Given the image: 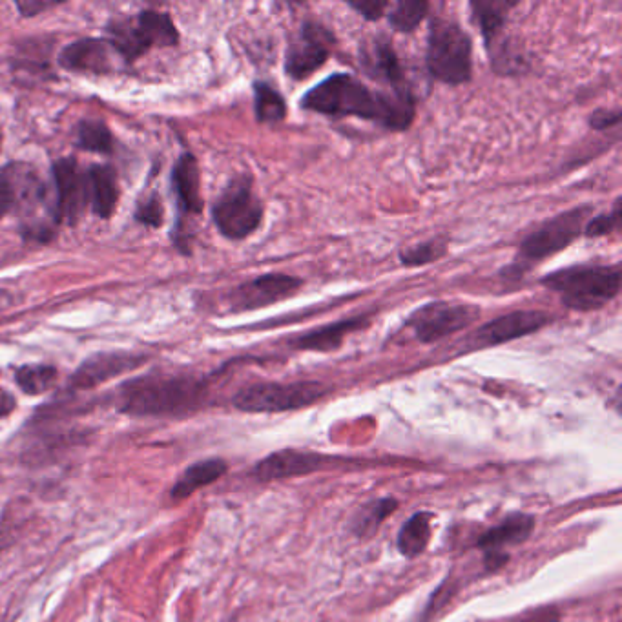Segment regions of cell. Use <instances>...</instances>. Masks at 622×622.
I'll list each match as a JSON object with an SVG mask.
<instances>
[{
    "label": "cell",
    "mask_w": 622,
    "mask_h": 622,
    "mask_svg": "<svg viewBox=\"0 0 622 622\" xmlns=\"http://www.w3.org/2000/svg\"><path fill=\"white\" fill-rule=\"evenodd\" d=\"M15 407H17L15 396L0 387V418H6V416L11 415L15 411Z\"/></svg>",
    "instance_id": "8d00e7d4"
},
{
    "label": "cell",
    "mask_w": 622,
    "mask_h": 622,
    "mask_svg": "<svg viewBox=\"0 0 622 622\" xmlns=\"http://www.w3.org/2000/svg\"><path fill=\"white\" fill-rule=\"evenodd\" d=\"M621 110L619 108H601V110H595L593 114L590 115V123L591 128L593 130H597V132H604V130H612V128H617V126L621 125Z\"/></svg>",
    "instance_id": "836d02e7"
},
{
    "label": "cell",
    "mask_w": 622,
    "mask_h": 622,
    "mask_svg": "<svg viewBox=\"0 0 622 622\" xmlns=\"http://www.w3.org/2000/svg\"><path fill=\"white\" fill-rule=\"evenodd\" d=\"M621 265H573L546 274L540 285L557 292L571 311H601L621 292Z\"/></svg>",
    "instance_id": "3957f363"
},
{
    "label": "cell",
    "mask_w": 622,
    "mask_h": 622,
    "mask_svg": "<svg viewBox=\"0 0 622 622\" xmlns=\"http://www.w3.org/2000/svg\"><path fill=\"white\" fill-rule=\"evenodd\" d=\"M0 307H2V305H0Z\"/></svg>",
    "instance_id": "60d3db41"
},
{
    "label": "cell",
    "mask_w": 622,
    "mask_h": 622,
    "mask_svg": "<svg viewBox=\"0 0 622 622\" xmlns=\"http://www.w3.org/2000/svg\"><path fill=\"white\" fill-rule=\"evenodd\" d=\"M325 462L322 455H314L298 449H283L263 458L258 466L254 467V477L260 480H280V478L300 477L309 475L320 469Z\"/></svg>",
    "instance_id": "d6986e66"
},
{
    "label": "cell",
    "mask_w": 622,
    "mask_h": 622,
    "mask_svg": "<svg viewBox=\"0 0 622 622\" xmlns=\"http://www.w3.org/2000/svg\"><path fill=\"white\" fill-rule=\"evenodd\" d=\"M207 393L192 374H146L119 389L117 409L130 416H185L205 405Z\"/></svg>",
    "instance_id": "7a4b0ae2"
},
{
    "label": "cell",
    "mask_w": 622,
    "mask_h": 622,
    "mask_svg": "<svg viewBox=\"0 0 622 622\" xmlns=\"http://www.w3.org/2000/svg\"><path fill=\"white\" fill-rule=\"evenodd\" d=\"M17 10L21 11L22 17H37L42 11L57 8L59 2H48V0H21L15 4Z\"/></svg>",
    "instance_id": "d590c367"
},
{
    "label": "cell",
    "mask_w": 622,
    "mask_h": 622,
    "mask_svg": "<svg viewBox=\"0 0 622 622\" xmlns=\"http://www.w3.org/2000/svg\"><path fill=\"white\" fill-rule=\"evenodd\" d=\"M55 183V218L61 223L75 225L86 203V176L73 157L53 163Z\"/></svg>",
    "instance_id": "4fadbf2b"
},
{
    "label": "cell",
    "mask_w": 622,
    "mask_h": 622,
    "mask_svg": "<svg viewBox=\"0 0 622 622\" xmlns=\"http://www.w3.org/2000/svg\"><path fill=\"white\" fill-rule=\"evenodd\" d=\"M431 519H433L431 513L422 511L405 522L404 528L398 535V550L407 559L418 557L426 550L431 540Z\"/></svg>",
    "instance_id": "d4e9b609"
},
{
    "label": "cell",
    "mask_w": 622,
    "mask_h": 622,
    "mask_svg": "<svg viewBox=\"0 0 622 622\" xmlns=\"http://www.w3.org/2000/svg\"><path fill=\"white\" fill-rule=\"evenodd\" d=\"M529 622H560L559 612L553 608H544L535 613V617L529 619Z\"/></svg>",
    "instance_id": "74e56055"
},
{
    "label": "cell",
    "mask_w": 622,
    "mask_h": 622,
    "mask_svg": "<svg viewBox=\"0 0 622 622\" xmlns=\"http://www.w3.org/2000/svg\"><path fill=\"white\" fill-rule=\"evenodd\" d=\"M2 546H4V533H2V529H0V550H2Z\"/></svg>",
    "instance_id": "f35d334b"
},
{
    "label": "cell",
    "mask_w": 622,
    "mask_h": 622,
    "mask_svg": "<svg viewBox=\"0 0 622 622\" xmlns=\"http://www.w3.org/2000/svg\"><path fill=\"white\" fill-rule=\"evenodd\" d=\"M303 287V280L289 274H263L260 278L245 281L230 291L227 303L230 312H249L265 309L274 303L287 300Z\"/></svg>",
    "instance_id": "8fae6325"
},
{
    "label": "cell",
    "mask_w": 622,
    "mask_h": 622,
    "mask_svg": "<svg viewBox=\"0 0 622 622\" xmlns=\"http://www.w3.org/2000/svg\"><path fill=\"white\" fill-rule=\"evenodd\" d=\"M227 464L221 458H208L201 460L192 466H188L183 475L177 478L176 484L172 486L170 497L174 502H181L185 498L190 497L192 493H196L197 489L210 486L212 482H216L219 478L227 473Z\"/></svg>",
    "instance_id": "603a6c76"
},
{
    "label": "cell",
    "mask_w": 622,
    "mask_h": 622,
    "mask_svg": "<svg viewBox=\"0 0 622 622\" xmlns=\"http://www.w3.org/2000/svg\"><path fill=\"white\" fill-rule=\"evenodd\" d=\"M0 143H2V134H0Z\"/></svg>",
    "instance_id": "ab89813d"
},
{
    "label": "cell",
    "mask_w": 622,
    "mask_h": 622,
    "mask_svg": "<svg viewBox=\"0 0 622 622\" xmlns=\"http://www.w3.org/2000/svg\"><path fill=\"white\" fill-rule=\"evenodd\" d=\"M307 112L327 117H360L394 132H405L416 117L415 94L371 90L351 73H334L300 99Z\"/></svg>",
    "instance_id": "6da1fadb"
},
{
    "label": "cell",
    "mask_w": 622,
    "mask_h": 622,
    "mask_svg": "<svg viewBox=\"0 0 622 622\" xmlns=\"http://www.w3.org/2000/svg\"><path fill=\"white\" fill-rule=\"evenodd\" d=\"M533 526H535V520L529 515H520V513L509 515L508 519L498 524L497 528L489 529L478 544L488 555L500 553L502 548L515 546L528 539Z\"/></svg>",
    "instance_id": "cb8c5ba5"
},
{
    "label": "cell",
    "mask_w": 622,
    "mask_h": 622,
    "mask_svg": "<svg viewBox=\"0 0 622 622\" xmlns=\"http://www.w3.org/2000/svg\"><path fill=\"white\" fill-rule=\"evenodd\" d=\"M429 11L426 0H400L389 11L387 19L396 32L413 33L422 24Z\"/></svg>",
    "instance_id": "f1b7e54d"
},
{
    "label": "cell",
    "mask_w": 622,
    "mask_h": 622,
    "mask_svg": "<svg viewBox=\"0 0 622 622\" xmlns=\"http://www.w3.org/2000/svg\"><path fill=\"white\" fill-rule=\"evenodd\" d=\"M163 218H165V210H163V205L157 196L148 197L145 201H141L135 210V219L146 227H154V229L161 227L165 221Z\"/></svg>",
    "instance_id": "d6a6232c"
},
{
    "label": "cell",
    "mask_w": 622,
    "mask_h": 622,
    "mask_svg": "<svg viewBox=\"0 0 622 622\" xmlns=\"http://www.w3.org/2000/svg\"><path fill=\"white\" fill-rule=\"evenodd\" d=\"M447 243H449V239L446 236L427 239L424 243H418L411 249L402 250L398 254V258L404 267H424V265L435 263V261L446 256Z\"/></svg>",
    "instance_id": "f546056e"
},
{
    "label": "cell",
    "mask_w": 622,
    "mask_h": 622,
    "mask_svg": "<svg viewBox=\"0 0 622 622\" xmlns=\"http://www.w3.org/2000/svg\"><path fill=\"white\" fill-rule=\"evenodd\" d=\"M349 8L358 11L365 21H380L385 15V10L389 8V2H385V0H360V2H349Z\"/></svg>",
    "instance_id": "e575fe53"
},
{
    "label": "cell",
    "mask_w": 622,
    "mask_h": 622,
    "mask_svg": "<svg viewBox=\"0 0 622 622\" xmlns=\"http://www.w3.org/2000/svg\"><path fill=\"white\" fill-rule=\"evenodd\" d=\"M265 208L252 190V177L238 176L230 181L212 207V219L227 239L241 241L252 236L263 223Z\"/></svg>",
    "instance_id": "52a82bcc"
},
{
    "label": "cell",
    "mask_w": 622,
    "mask_h": 622,
    "mask_svg": "<svg viewBox=\"0 0 622 622\" xmlns=\"http://www.w3.org/2000/svg\"><path fill=\"white\" fill-rule=\"evenodd\" d=\"M254 114L263 125H278L287 117V103L283 95L269 83H254Z\"/></svg>",
    "instance_id": "484cf974"
},
{
    "label": "cell",
    "mask_w": 622,
    "mask_h": 622,
    "mask_svg": "<svg viewBox=\"0 0 622 622\" xmlns=\"http://www.w3.org/2000/svg\"><path fill=\"white\" fill-rule=\"evenodd\" d=\"M106 32L115 52L128 63L152 48H168L179 42V33L172 19L166 13L154 10L110 22Z\"/></svg>",
    "instance_id": "8992f818"
},
{
    "label": "cell",
    "mask_w": 622,
    "mask_h": 622,
    "mask_svg": "<svg viewBox=\"0 0 622 622\" xmlns=\"http://www.w3.org/2000/svg\"><path fill=\"white\" fill-rule=\"evenodd\" d=\"M398 506V502L394 498H384V500H378L374 502L371 508L365 509L362 513V517L356 520V526L354 531L358 535H371L374 533L378 526L384 522L394 509Z\"/></svg>",
    "instance_id": "1f68e13d"
},
{
    "label": "cell",
    "mask_w": 622,
    "mask_h": 622,
    "mask_svg": "<svg viewBox=\"0 0 622 622\" xmlns=\"http://www.w3.org/2000/svg\"><path fill=\"white\" fill-rule=\"evenodd\" d=\"M332 44L334 35L322 22L312 19L301 22L285 53V72L294 81L309 79L329 61Z\"/></svg>",
    "instance_id": "30bf717a"
},
{
    "label": "cell",
    "mask_w": 622,
    "mask_h": 622,
    "mask_svg": "<svg viewBox=\"0 0 622 622\" xmlns=\"http://www.w3.org/2000/svg\"><path fill=\"white\" fill-rule=\"evenodd\" d=\"M591 216L593 207L582 205L546 219L522 239L517 258L508 270H504V274L515 272V278H520L531 265H537L540 261L548 260L551 256L568 249L573 241L581 238Z\"/></svg>",
    "instance_id": "5b68a950"
},
{
    "label": "cell",
    "mask_w": 622,
    "mask_h": 622,
    "mask_svg": "<svg viewBox=\"0 0 622 622\" xmlns=\"http://www.w3.org/2000/svg\"><path fill=\"white\" fill-rule=\"evenodd\" d=\"M621 229V197L615 199L612 210L606 212V214H599V216H591L584 227V236L590 239L604 238V236H610L613 232H619Z\"/></svg>",
    "instance_id": "4dcf8cb0"
},
{
    "label": "cell",
    "mask_w": 622,
    "mask_h": 622,
    "mask_svg": "<svg viewBox=\"0 0 622 622\" xmlns=\"http://www.w3.org/2000/svg\"><path fill=\"white\" fill-rule=\"evenodd\" d=\"M146 362V356L134 353H99L88 358L70 378V387L77 391L94 389L117 376L134 371Z\"/></svg>",
    "instance_id": "5bb4252c"
},
{
    "label": "cell",
    "mask_w": 622,
    "mask_h": 622,
    "mask_svg": "<svg viewBox=\"0 0 622 622\" xmlns=\"http://www.w3.org/2000/svg\"><path fill=\"white\" fill-rule=\"evenodd\" d=\"M371 314H360L353 318H345L342 322L329 323L318 329L298 334L289 345L298 351H316V353H332L342 347L345 338L353 332L360 331L369 325Z\"/></svg>",
    "instance_id": "ac0fdd59"
},
{
    "label": "cell",
    "mask_w": 622,
    "mask_h": 622,
    "mask_svg": "<svg viewBox=\"0 0 622 622\" xmlns=\"http://www.w3.org/2000/svg\"><path fill=\"white\" fill-rule=\"evenodd\" d=\"M519 6V2L508 0H473L469 8L473 11V21L477 22L480 33L486 42V48L493 50L500 35L506 30L509 13Z\"/></svg>",
    "instance_id": "7402d4cb"
},
{
    "label": "cell",
    "mask_w": 622,
    "mask_h": 622,
    "mask_svg": "<svg viewBox=\"0 0 622 622\" xmlns=\"http://www.w3.org/2000/svg\"><path fill=\"white\" fill-rule=\"evenodd\" d=\"M360 64L363 72L371 79L387 84L393 94H413L405 79L404 68L400 64L398 55L394 52L393 44L384 37L374 39L371 44H365L360 52Z\"/></svg>",
    "instance_id": "9a60e30c"
},
{
    "label": "cell",
    "mask_w": 622,
    "mask_h": 622,
    "mask_svg": "<svg viewBox=\"0 0 622 622\" xmlns=\"http://www.w3.org/2000/svg\"><path fill=\"white\" fill-rule=\"evenodd\" d=\"M480 309L467 303L433 301L416 309L405 320V327L420 343H435L477 322Z\"/></svg>",
    "instance_id": "9c48e42d"
},
{
    "label": "cell",
    "mask_w": 622,
    "mask_h": 622,
    "mask_svg": "<svg viewBox=\"0 0 622 622\" xmlns=\"http://www.w3.org/2000/svg\"><path fill=\"white\" fill-rule=\"evenodd\" d=\"M426 66L438 83L460 86L473 79V42L460 24L444 17L431 21Z\"/></svg>",
    "instance_id": "277c9868"
},
{
    "label": "cell",
    "mask_w": 622,
    "mask_h": 622,
    "mask_svg": "<svg viewBox=\"0 0 622 622\" xmlns=\"http://www.w3.org/2000/svg\"><path fill=\"white\" fill-rule=\"evenodd\" d=\"M329 393L320 382H263L241 389L232 404L243 413H285L312 405Z\"/></svg>",
    "instance_id": "ba28073f"
},
{
    "label": "cell",
    "mask_w": 622,
    "mask_h": 622,
    "mask_svg": "<svg viewBox=\"0 0 622 622\" xmlns=\"http://www.w3.org/2000/svg\"><path fill=\"white\" fill-rule=\"evenodd\" d=\"M119 201V183L117 174L110 165L90 166L86 172V203L99 218L110 219L114 216Z\"/></svg>",
    "instance_id": "44dd1931"
},
{
    "label": "cell",
    "mask_w": 622,
    "mask_h": 622,
    "mask_svg": "<svg viewBox=\"0 0 622 622\" xmlns=\"http://www.w3.org/2000/svg\"><path fill=\"white\" fill-rule=\"evenodd\" d=\"M114 46L103 39H81L72 42L59 55V64L70 72L108 75L115 70Z\"/></svg>",
    "instance_id": "e0dca14e"
},
{
    "label": "cell",
    "mask_w": 622,
    "mask_h": 622,
    "mask_svg": "<svg viewBox=\"0 0 622 622\" xmlns=\"http://www.w3.org/2000/svg\"><path fill=\"white\" fill-rule=\"evenodd\" d=\"M551 314L544 311H513L498 316L491 322L480 325L477 331L471 334L473 347L484 349V347H495L502 343L513 342L524 336H529L533 332H539L550 325Z\"/></svg>",
    "instance_id": "7c38bea8"
},
{
    "label": "cell",
    "mask_w": 622,
    "mask_h": 622,
    "mask_svg": "<svg viewBox=\"0 0 622 622\" xmlns=\"http://www.w3.org/2000/svg\"><path fill=\"white\" fill-rule=\"evenodd\" d=\"M41 197V183L28 166L11 163L0 170V219L13 208L32 210Z\"/></svg>",
    "instance_id": "2e32d148"
},
{
    "label": "cell",
    "mask_w": 622,
    "mask_h": 622,
    "mask_svg": "<svg viewBox=\"0 0 622 622\" xmlns=\"http://www.w3.org/2000/svg\"><path fill=\"white\" fill-rule=\"evenodd\" d=\"M57 369L52 365H22L15 371V382L26 394L46 393L57 384Z\"/></svg>",
    "instance_id": "83f0119b"
},
{
    "label": "cell",
    "mask_w": 622,
    "mask_h": 622,
    "mask_svg": "<svg viewBox=\"0 0 622 622\" xmlns=\"http://www.w3.org/2000/svg\"><path fill=\"white\" fill-rule=\"evenodd\" d=\"M77 146L94 154H112L114 137L99 119H84L77 125Z\"/></svg>",
    "instance_id": "4316f807"
},
{
    "label": "cell",
    "mask_w": 622,
    "mask_h": 622,
    "mask_svg": "<svg viewBox=\"0 0 622 622\" xmlns=\"http://www.w3.org/2000/svg\"><path fill=\"white\" fill-rule=\"evenodd\" d=\"M172 188L176 194L177 210L181 219L201 214V174L197 159L192 154L187 152L177 159L172 170Z\"/></svg>",
    "instance_id": "ffe728a7"
}]
</instances>
